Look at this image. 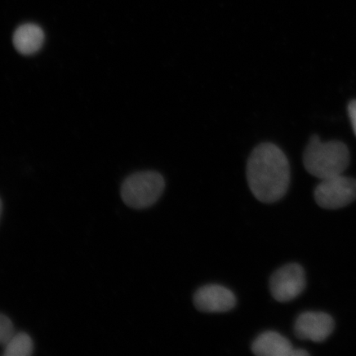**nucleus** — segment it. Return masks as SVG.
I'll return each instance as SVG.
<instances>
[{"instance_id":"39448f33","label":"nucleus","mask_w":356,"mask_h":356,"mask_svg":"<svg viewBox=\"0 0 356 356\" xmlns=\"http://www.w3.org/2000/svg\"><path fill=\"white\" fill-rule=\"evenodd\" d=\"M306 286L304 268L296 264H287L275 270L270 280V289L280 302L292 301L300 296Z\"/></svg>"},{"instance_id":"423d86ee","label":"nucleus","mask_w":356,"mask_h":356,"mask_svg":"<svg viewBox=\"0 0 356 356\" xmlns=\"http://www.w3.org/2000/svg\"><path fill=\"white\" fill-rule=\"evenodd\" d=\"M334 328L332 316L323 312H305L297 318L293 330L300 340L323 342L330 337Z\"/></svg>"},{"instance_id":"9d476101","label":"nucleus","mask_w":356,"mask_h":356,"mask_svg":"<svg viewBox=\"0 0 356 356\" xmlns=\"http://www.w3.org/2000/svg\"><path fill=\"white\" fill-rule=\"evenodd\" d=\"M3 346L4 356H30L34 349L32 338L25 332L13 334Z\"/></svg>"},{"instance_id":"f8f14e48","label":"nucleus","mask_w":356,"mask_h":356,"mask_svg":"<svg viewBox=\"0 0 356 356\" xmlns=\"http://www.w3.org/2000/svg\"><path fill=\"white\" fill-rule=\"evenodd\" d=\"M347 111H348L351 126H353V131L356 136V100L349 102L348 106H347Z\"/></svg>"},{"instance_id":"1a4fd4ad","label":"nucleus","mask_w":356,"mask_h":356,"mask_svg":"<svg viewBox=\"0 0 356 356\" xmlns=\"http://www.w3.org/2000/svg\"><path fill=\"white\" fill-rule=\"evenodd\" d=\"M44 34L41 26L33 24L21 25L13 35V43L22 55L35 54L43 46Z\"/></svg>"},{"instance_id":"7ed1b4c3","label":"nucleus","mask_w":356,"mask_h":356,"mask_svg":"<svg viewBox=\"0 0 356 356\" xmlns=\"http://www.w3.org/2000/svg\"><path fill=\"white\" fill-rule=\"evenodd\" d=\"M164 188L165 181L159 172H139L133 173L123 181L121 195L127 207L142 210L157 202Z\"/></svg>"},{"instance_id":"ddd939ff","label":"nucleus","mask_w":356,"mask_h":356,"mask_svg":"<svg viewBox=\"0 0 356 356\" xmlns=\"http://www.w3.org/2000/svg\"><path fill=\"white\" fill-rule=\"evenodd\" d=\"M2 211H3V202L1 198H0V217L2 216Z\"/></svg>"},{"instance_id":"20e7f679","label":"nucleus","mask_w":356,"mask_h":356,"mask_svg":"<svg viewBox=\"0 0 356 356\" xmlns=\"http://www.w3.org/2000/svg\"><path fill=\"white\" fill-rule=\"evenodd\" d=\"M315 202L326 210H337L356 200V180L343 175L322 180L314 190Z\"/></svg>"},{"instance_id":"9b49d317","label":"nucleus","mask_w":356,"mask_h":356,"mask_svg":"<svg viewBox=\"0 0 356 356\" xmlns=\"http://www.w3.org/2000/svg\"><path fill=\"white\" fill-rule=\"evenodd\" d=\"M15 327L7 316L0 314V346H4L15 334Z\"/></svg>"},{"instance_id":"f257e3e1","label":"nucleus","mask_w":356,"mask_h":356,"mask_svg":"<svg viewBox=\"0 0 356 356\" xmlns=\"http://www.w3.org/2000/svg\"><path fill=\"white\" fill-rule=\"evenodd\" d=\"M247 179L249 188L259 202H278L286 194L291 182L286 155L273 143L257 145L248 159Z\"/></svg>"},{"instance_id":"0eeeda50","label":"nucleus","mask_w":356,"mask_h":356,"mask_svg":"<svg viewBox=\"0 0 356 356\" xmlns=\"http://www.w3.org/2000/svg\"><path fill=\"white\" fill-rule=\"evenodd\" d=\"M237 304L234 293L219 284H207L200 288L194 296L195 308L203 313H225Z\"/></svg>"},{"instance_id":"f03ea898","label":"nucleus","mask_w":356,"mask_h":356,"mask_svg":"<svg viewBox=\"0 0 356 356\" xmlns=\"http://www.w3.org/2000/svg\"><path fill=\"white\" fill-rule=\"evenodd\" d=\"M302 161L307 172L324 180L343 175L350 164V152L342 142H323L315 135L306 146Z\"/></svg>"},{"instance_id":"6e6552de","label":"nucleus","mask_w":356,"mask_h":356,"mask_svg":"<svg viewBox=\"0 0 356 356\" xmlns=\"http://www.w3.org/2000/svg\"><path fill=\"white\" fill-rule=\"evenodd\" d=\"M252 353L258 356H305V350L296 349L286 337L273 331L258 336L252 345Z\"/></svg>"}]
</instances>
